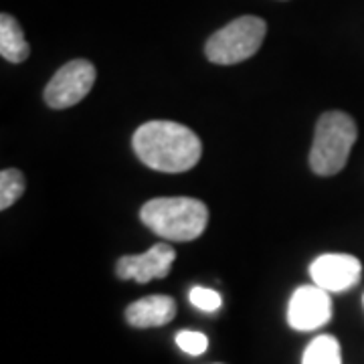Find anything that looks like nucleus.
Wrapping results in <instances>:
<instances>
[{
    "label": "nucleus",
    "mask_w": 364,
    "mask_h": 364,
    "mask_svg": "<svg viewBox=\"0 0 364 364\" xmlns=\"http://www.w3.org/2000/svg\"><path fill=\"white\" fill-rule=\"evenodd\" d=\"M134 152L148 168L158 172H186L203 156L195 132L168 119L146 122L134 132Z\"/></svg>",
    "instance_id": "obj_1"
},
{
    "label": "nucleus",
    "mask_w": 364,
    "mask_h": 364,
    "mask_svg": "<svg viewBox=\"0 0 364 364\" xmlns=\"http://www.w3.org/2000/svg\"><path fill=\"white\" fill-rule=\"evenodd\" d=\"M142 223L166 241H195L205 233L208 208L191 196H160L140 208Z\"/></svg>",
    "instance_id": "obj_2"
},
{
    "label": "nucleus",
    "mask_w": 364,
    "mask_h": 364,
    "mask_svg": "<svg viewBox=\"0 0 364 364\" xmlns=\"http://www.w3.org/2000/svg\"><path fill=\"white\" fill-rule=\"evenodd\" d=\"M356 124L344 112H326L320 116L314 132L310 150V168L318 176H334L346 166L354 142Z\"/></svg>",
    "instance_id": "obj_3"
},
{
    "label": "nucleus",
    "mask_w": 364,
    "mask_h": 364,
    "mask_svg": "<svg viewBox=\"0 0 364 364\" xmlns=\"http://www.w3.org/2000/svg\"><path fill=\"white\" fill-rule=\"evenodd\" d=\"M267 25L259 16H239L221 31L213 33L205 45V53L210 63L217 65H235L251 59L259 51L265 39Z\"/></svg>",
    "instance_id": "obj_4"
},
{
    "label": "nucleus",
    "mask_w": 364,
    "mask_h": 364,
    "mask_svg": "<svg viewBox=\"0 0 364 364\" xmlns=\"http://www.w3.org/2000/svg\"><path fill=\"white\" fill-rule=\"evenodd\" d=\"M95 67L85 59H73L57 73L45 87V102L53 109H67L77 105L95 83Z\"/></svg>",
    "instance_id": "obj_5"
},
{
    "label": "nucleus",
    "mask_w": 364,
    "mask_h": 364,
    "mask_svg": "<svg viewBox=\"0 0 364 364\" xmlns=\"http://www.w3.org/2000/svg\"><path fill=\"white\" fill-rule=\"evenodd\" d=\"M332 320L330 291L320 286H301L287 304V324L298 332H312Z\"/></svg>",
    "instance_id": "obj_6"
},
{
    "label": "nucleus",
    "mask_w": 364,
    "mask_h": 364,
    "mask_svg": "<svg viewBox=\"0 0 364 364\" xmlns=\"http://www.w3.org/2000/svg\"><path fill=\"white\" fill-rule=\"evenodd\" d=\"M310 275L314 284L324 287L330 294H338L354 287L360 282L363 265L348 253H326L312 261Z\"/></svg>",
    "instance_id": "obj_7"
},
{
    "label": "nucleus",
    "mask_w": 364,
    "mask_h": 364,
    "mask_svg": "<svg viewBox=\"0 0 364 364\" xmlns=\"http://www.w3.org/2000/svg\"><path fill=\"white\" fill-rule=\"evenodd\" d=\"M176 259V251L168 243H156L142 255H124L117 259L116 273L119 279H134L148 284L152 279L166 277Z\"/></svg>",
    "instance_id": "obj_8"
},
{
    "label": "nucleus",
    "mask_w": 364,
    "mask_h": 364,
    "mask_svg": "<svg viewBox=\"0 0 364 364\" xmlns=\"http://www.w3.org/2000/svg\"><path fill=\"white\" fill-rule=\"evenodd\" d=\"M176 316V301L170 296H146L126 308V320L134 328L166 326Z\"/></svg>",
    "instance_id": "obj_9"
},
{
    "label": "nucleus",
    "mask_w": 364,
    "mask_h": 364,
    "mask_svg": "<svg viewBox=\"0 0 364 364\" xmlns=\"http://www.w3.org/2000/svg\"><path fill=\"white\" fill-rule=\"evenodd\" d=\"M31 47L16 18L11 14L0 16V55L9 63H23L28 59Z\"/></svg>",
    "instance_id": "obj_10"
},
{
    "label": "nucleus",
    "mask_w": 364,
    "mask_h": 364,
    "mask_svg": "<svg viewBox=\"0 0 364 364\" xmlns=\"http://www.w3.org/2000/svg\"><path fill=\"white\" fill-rule=\"evenodd\" d=\"M301 364H342L338 340L330 334L316 336L304 350Z\"/></svg>",
    "instance_id": "obj_11"
},
{
    "label": "nucleus",
    "mask_w": 364,
    "mask_h": 364,
    "mask_svg": "<svg viewBox=\"0 0 364 364\" xmlns=\"http://www.w3.org/2000/svg\"><path fill=\"white\" fill-rule=\"evenodd\" d=\"M25 176L16 168H4L0 172V208L6 210L25 193Z\"/></svg>",
    "instance_id": "obj_12"
},
{
    "label": "nucleus",
    "mask_w": 364,
    "mask_h": 364,
    "mask_svg": "<svg viewBox=\"0 0 364 364\" xmlns=\"http://www.w3.org/2000/svg\"><path fill=\"white\" fill-rule=\"evenodd\" d=\"M188 299L191 304L203 310V312H217L223 306L221 294H217L215 289H208V287L195 286L191 291H188Z\"/></svg>",
    "instance_id": "obj_13"
},
{
    "label": "nucleus",
    "mask_w": 364,
    "mask_h": 364,
    "mask_svg": "<svg viewBox=\"0 0 364 364\" xmlns=\"http://www.w3.org/2000/svg\"><path fill=\"white\" fill-rule=\"evenodd\" d=\"M176 344L182 352L191 354V356H200L208 348V338L203 332L196 330H181L176 334Z\"/></svg>",
    "instance_id": "obj_14"
}]
</instances>
